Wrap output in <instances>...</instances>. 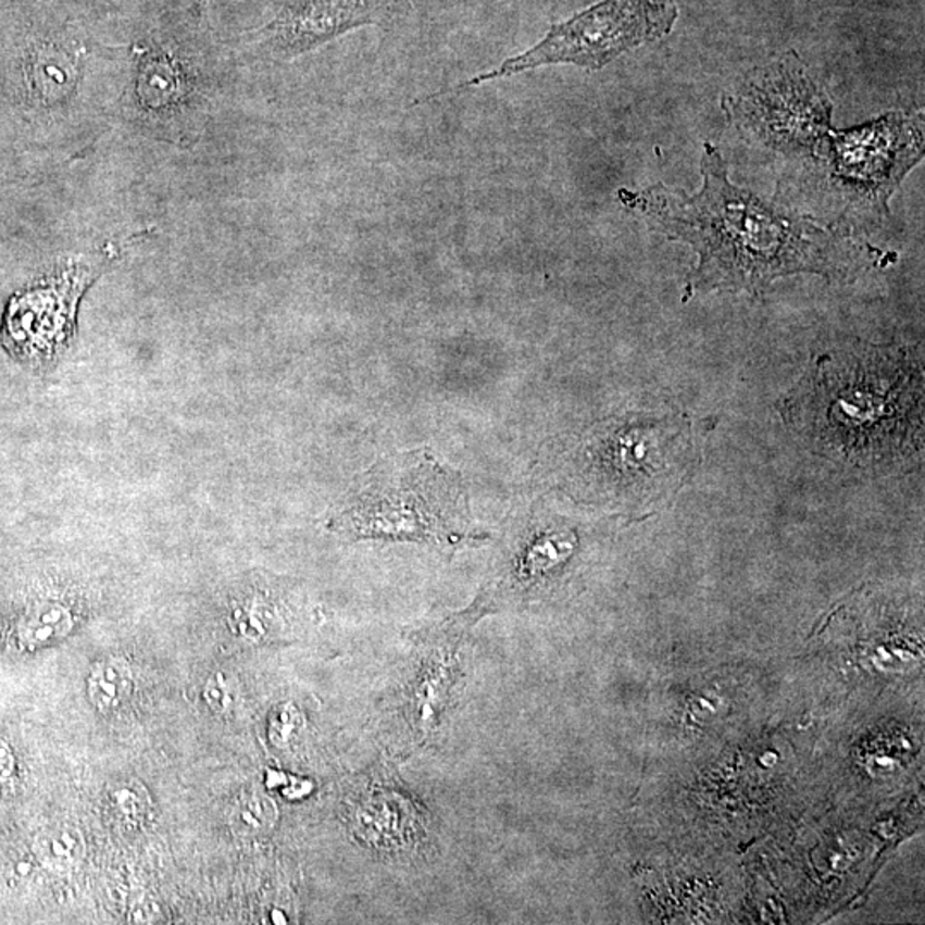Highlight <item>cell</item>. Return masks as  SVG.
<instances>
[{"label": "cell", "instance_id": "cell-12", "mask_svg": "<svg viewBox=\"0 0 925 925\" xmlns=\"http://www.w3.org/2000/svg\"><path fill=\"white\" fill-rule=\"evenodd\" d=\"M133 695V674L121 659L98 663L88 677V696L101 712H112L126 703Z\"/></svg>", "mask_w": 925, "mask_h": 925}, {"label": "cell", "instance_id": "cell-19", "mask_svg": "<svg viewBox=\"0 0 925 925\" xmlns=\"http://www.w3.org/2000/svg\"><path fill=\"white\" fill-rule=\"evenodd\" d=\"M204 698H207L208 704L213 708L214 712L225 713L230 708V696H228L227 686L222 683L218 675L208 680L207 689H204Z\"/></svg>", "mask_w": 925, "mask_h": 925}, {"label": "cell", "instance_id": "cell-14", "mask_svg": "<svg viewBox=\"0 0 925 925\" xmlns=\"http://www.w3.org/2000/svg\"><path fill=\"white\" fill-rule=\"evenodd\" d=\"M278 621L275 605L263 595H249L235 603L230 623L237 633L247 638H261L270 633V626Z\"/></svg>", "mask_w": 925, "mask_h": 925}, {"label": "cell", "instance_id": "cell-3", "mask_svg": "<svg viewBox=\"0 0 925 925\" xmlns=\"http://www.w3.org/2000/svg\"><path fill=\"white\" fill-rule=\"evenodd\" d=\"M328 528L350 540L424 541L445 549L478 538L470 532L465 482L424 449L392 454L367 470Z\"/></svg>", "mask_w": 925, "mask_h": 925}, {"label": "cell", "instance_id": "cell-8", "mask_svg": "<svg viewBox=\"0 0 925 925\" xmlns=\"http://www.w3.org/2000/svg\"><path fill=\"white\" fill-rule=\"evenodd\" d=\"M105 266L103 258H76L43 287L14 303L9 332L21 352L50 360L64 350L76 329L77 305Z\"/></svg>", "mask_w": 925, "mask_h": 925}, {"label": "cell", "instance_id": "cell-6", "mask_svg": "<svg viewBox=\"0 0 925 925\" xmlns=\"http://www.w3.org/2000/svg\"><path fill=\"white\" fill-rule=\"evenodd\" d=\"M924 154V117L889 112L829 134L817 154L832 195L857 216H885L888 201Z\"/></svg>", "mask_w": 925, "mask_h": 925}, {"label": "cell", "instance_id": "cell-10", "mask_svg": "<svg viewBox=\"0 0 925 925\" xmlns=\"http://www.w3.org/2000/svg\"><path fill=\"white\" fill-rule=\"evenodd\" d=\"M187 79L183 65L162 50H148L138 71V97L146 109L168 110L186 98Z\"/></svg>", "mask_w": 925, "mask_h": 925}, {"label": "cell", "instance_id": "cell-15", "mask_svg": "<svg viewBox=\"0 0 925 925\" xmlns=\"http://www.w3.org/2000/svg\"><path fill=\"white\" fill-rule=\"evenodd\" d=\"M573 541L562 534L547 535L538 538L534 547L526 552L525 561L522 562V573L532 578L534 574L547 571L558 564L561 558L570 554Z\"/></svg>", "mask_w": 925, "mask_h": 925}, {"label": "cell", "instance_id": "cell-11", "mask_svg": "<svg viewBox=\"0 0 925 925\" xmlns=\"http://www.w3.org/2000/svg\"><path fill=\"white\" fill-rule=\"evenodd\" d=\"M79 76L77 53L62 47L47 45L33 55L32 82L38 97L47 103H55L73 93Z\"/></svg>", "mask_w": 925, "mask_h": 925}, {"label": "cell", "instance_id": "cell-9", "mask_svg": "<svg viewBox=\"0 0 925 925\" xmlns=\"http://www.w3.org/2000/svg\"><path fill=\"white\" fill-rule=\"evenodd\" d=\"M389 9L391 0H291L264 29V38L279 58H296L343 33L379 25Z\"/></svg>", "mask_w": 925, "mask_h": 925}, {"label": "cell", "instance_id": "cell-18", "mask_svg": "<svg viewBox=\"0 0 925 925\" xmlns=\"http://www.w3.org/2000/svg\"><path fill=\"white\" fill-rule=\"evenodd\" d=\"M50 861L59 868L76 867L85 857V841L77 829H59L47 843Z\"/></svg>", "mask_w": 925, "mask_h": 925}, {"label": "cell", "instance_id": "cell-4", "mask_svg": "<svg viewBox=\"0 0 925 925\" xmlns=\"http://www.w3.org/2000/svg\"><path fill=\"white\" fill-rule=\"evenodd\" d=\"M679 16L675 0H602L564 23H558L534 49L478 74L457 89L472 88L541 65L573 64L600 71L623 53L660 40Z\"/></svg>", "mask_w": 925, "mask_h": 925}, {"label": "cell", "instance_id": "cell-16", "mask_svg": "<svg viewBox=\"0 0 925 925\" xmlns=\"http://www.w3.org/2000/svg\"><path fill=\"white\" fill-rule=\"evenodd\" d=\"M276 820L275 804L264 797L252 796L243 799L234 814L232 825L243 835L267 832Z\"/></svg>", "mask_w": 925, "mask_h": 925}, {"label": "cell", "instance_id": "cell-17", "mask_svg": "<svg viewBox=\"0 0 925 925\" xmlns=\"http://www.w3.org/2000/svg\"><path fill=\"white\" fill-rule=\"evenodd\" d=\"M148 797L138 784L115 785L114 790L109 793V805L114 812L115 820L122 825L138 823L145 816Z\"/></svg>", "mask_w": 925, "mask_h": 925}, {"label": "cell", "instance_id": "cell-2", "mask_svg": "<svg viewBox=\"0 0 925 925\" xmlns=\"http://www.w3.org/2000/svg\"><path fill=\"white\" fill-rule=\"evenodd\" d=\"M922 367L905 348L821 355L782 415L821 458L850 468L903 465L922 448Z\"/></svg>", "mask_w": 925, "mask_h": 925}, {"label": "cell", "instance_id": "cell-13", "mask_svg": "<svg viewBox=\"0 0 925 925\" xmlns=\"http://www.w3.org/2000/svg\"><path fill=\"white\" fill-rule=\"evenodd\" d=\"M73 626L74 617L70 607L61 602H45L29 612L21 636L32 647H43L65 638Z\"/></svg>", "mask_w": 925, "mask_h": 925}, {"label": "cell", "instance_id": "cell-1", "mask_svg": "<svg viewBox=\"0 0 925 925\" xmlns=\"http://www.w3.org/2000/svg\"><path fill=\"white\" fill-rule=\"evenodd\" d=\"M701 174L703 187L692 196L653 186L624 198L668 239L695 249L698 264L687 276V297L712 290L755 296L775 279L800 273L852 279L882 258L847 228L826 227L737 187L710 142Z\"/></svg>", "mask_w": 925, "mask_h": 925}, {"label": "cell", "instance_id": "cell-5", "mask_svg": "<svg viewBox=\"0 0 925 925\" xmlns=\"http://www.w3.org/2000/svg\"><path fill=\"white\" fill-rule=\"evenodd\" d=\"M689 430L674 416L630 415L597 428L583 451L588 484L624 504L659 501L684 477Z\"/></svg>", "mask_w": 925, "mask_h": 925}, {"label": "cell", "instance_id": "cell-7", "mask_svg": "<svg viewBox=\"0 0 925 925\" xmlns=\"http://www.w3.org/2000/svg\"><path fill=\"white\" fill-rule=\"evenodd\" d=\"M739 124L766 146L816 160L832 134L833 103L796 52L752 71L730 100Z\"/></svg>", "mask_w": 925, "mask_h": 925}]
</instances>
